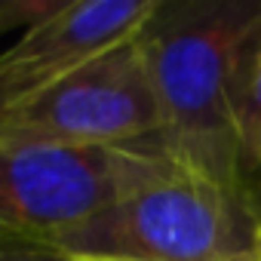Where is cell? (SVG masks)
<instances>
[{"instance_id":"1","label":"cell","mask_w":261,"mask_h":261,"mask_svg":"<svg viewBox=\"0 0 261 261\" xmlns=\"http://www.w3.org/2000/svg\"><path fill=\"white\" fill-rule=\"evenodd\" d=\"M139 43L163 114L160 145L188 172L252 197L237 111L261 43V0H160Z\"/></svg>"},{"instance_id":"2","label":"cell","mask_w":261,"mask_h":261,"mask_svg":"<svg viewBox=\"0 0 261 261\" xmlns=\"http://www.w3.org/2000/svg\"><path fill=\"white\" fill-rule=\"evenodd\" d=\"M258 224L252 197L178 172L56 233L49 246L74 261H258Z\"/></svg>"},{"instance_id":"3","label":"cell","mask_w":261,"mask_h":261,"mask_svg":"<svg viewBox=\"0 0 261 261\" xmlns=\"http://www.w3.org/2000/svg\"><path fill=\"white\" fill-rule=\"evenodd\" d=\"M188 172L157 136L77 148L0 136V240L49 243L148 185Z\"/></svg>"},{"instance_id":"4","label":"cell","mask_w":261,"mask_h":261,"mask_svg":"<svg viewBox=\"0 0 261 261\" xmlns=\"http://www.w3.org/2000/svg\"><path fill=\"white\" fill-rule=\"evenodd\" d=\"M160 129L163 114L139 34L0 114V136L77 148L136 145Z\"/></svg>"},{"instance_id":"5","label":"cell","mask_w":261,"mask_h":261,"mask_svg":"<svg viewBox=\"0 0 261 261\" xmlns=\"http://www.w3.org/2000/svg\"><path fill=\"white\" fill-rule=\"evenodd\" d=\"M160 0H68L0 53V114L133 40Z\"/></svg>"},{"instance_id":"6","label":"cell","mask_w":261,"mask_h":261,"mask_svg":"<svg viewBox=\"0 0 261 261\" xmlns=\"http://www.w3.org/2000/svg\"><path fill=\"white\" fill-rule=\"evenodd\" d=\"M237 142H240L243 172L252 185V178L261 175V43L255 49L237 111Z\"/></svg>"},{"instance_id":"7","label":"cell","mask_w":261,"mask_h":261,"mask_svg":"<svg viewBox=\"0 0 261 261\" xmlns=\"http://www.w3.org/2000/svg\"><path fill=\"white\" fill-rule=\"evenodd\" d=\"M62 4H31V0H0V31H7L13 25H34L56 13Z\"/></svg>"},{"instance_id":"8","label":"cell","mask_w":261,"mask_h":261,"mask_svg":"<svg viewBox=\"0 0 261 261\" xmlns=\"http://www.w3.org/2000/svg\"><path fill=\"white\" fill-rule=\"evenodd\" d=\"M0 261H74L49 243L28 240H0Z\"/></svg>"},{"instance_id":"9","label":"cell","mask_w":261,"mask_h":261,"mask_svg":"<svg viewBox=\"0 0 261 261\" xmlns=\"http://www.w3.org/2000/svg\"><path fill=\"white\" fill-rule=\"evenodd\" d=\"M255 258L261 261V224H258V237H255Z\"/></svg>"},{"instance_id":"10","label":"cell","mask_w":261,"mask_h":261,"mask_svg":"<svg viewBox=\"0 0 261 261\" xmlns=\"http://www.w3.org/2000/svg\"><path fill=\"white\" fill-rule=\"evenodd\" d=\"M92 261H95V258H92Z\"/></svg>"}]
</instances>
